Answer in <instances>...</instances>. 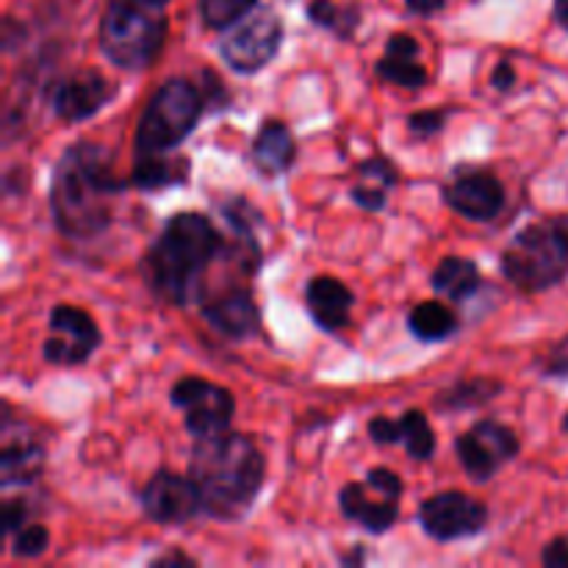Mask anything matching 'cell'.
<instances>
[{
	"mask_svg": "<svg viewBox=\"0 0 568 568\" xmlns=\"http://www.w3.org/2000/svg\"><path fill=\"white\" fill-rule=\"evenodd\" d=\"M128 181L114 175V161L103 144L78 142L61 153L50 178V214L67 239H94L114 220V203Z\"/></svg>",
	"mask_w": 568,
	"mask_h": 568,
	"instance_id": "obj_1",
	"label": "cell"
},
{
	"mask_svg": "<svg viewBox=\"0 0 568 568\" xmlns=\"http://www.w3.org/2000/svg\"><path fill=\"white\" fill-rule=\"evenodd\" d=\"M220 253L222 233L197 211L175 214L142 258V277L150 292L170 305H189L203 297V277Z\"/></svg>",
	"mask_w": 568,
	"mask_h": 568,
	"instance_id": "obj_2",
	"label": "cell"
},
{
	"mask_svg": "<svg viewBox=\"0 0 568 568\" xmlns=\"http://www.w3.org/2000/svg\"><path fill=\"white\" fill-rule=\"evenodd\" d=\"M266 464L255 442L242 433L197 438L189 477L203 499V514L220 521H239L264 488Z\"/></svg>",
	"mask_w": 568,
	"mask_h": 568,
	"instance_id": "obj_3",
	"label": "cell"
},
{
	"mask_svg": "<svg viewBox=\"0 0 568 568\" xmlns=\"http://www.w3.org/2000/svg\"><path fill=\"white\" fill-rule=\"evenodd\" d=\"M505 281L521 292H547L568 275V214L544 216L521 227L503 250Z\"/></svg>",
	"mask_w": 568,
	"mask_h": 568,
	"instance_id": "obj_4",
	"label": "cell"
},
{
	"mask_svg": "<svg viewBox=\"0 0 568 568\" xmlns=\"http://www.w3.org/2000/svg\"><path fill=\"white\" fill-rule=\"evenodd\" d=\"M100 50L128 72H142L159 59L166 39L164 3L111 0L100 20Z\"/></svg>",
	"mask_w": 568,
	"mask_h": 568,
	"instance_id": "obj_5",
	"label": "cell"
},
{
	"mask_svg": "<svg viewBox=\"0 0 568 568\" xmlns=\"http://www.w3.org/2000/svg\"><path fill=\"white\" fill-rule=\"evenodd\" d=\"M205 98L186 78H170L155 89L136 125V159L166 155L197 128Z\"/></svg>",
	"mask_w": 568,
	"mask_h": 568,
	"instance_id": "obj_6",
	"label": "cell"
},
{
	"mask_svg": "<svg viewBox=\"0 0 568 568\" xmlns=\"http://www.w3.org/2000/svg\"><path fill=\"white\" fill-rule=\"evenodd\" d=\"M283 44V22L272 9H253L242 20L233 22L220 42L222 59L227 67L244 75L264 70Z\"/></svg>",
	"mask_w": 568,
	"mask_h": 568,
	"instance_id": "obj_7",
	"label": "cell"
},
{
	"mask_svg": "<svg viewBox=\"0 0 568 568\" xmlns=\"http://www.w3.org/2000/svg\"><path fill=\"white\" fill-rule=\"evenodd\" d=\"M399 497H403V480L392 469H372L366 483H349L338 494L342 514L353 525L364 527L366 532H388L399 516Z\"/></svg>",
	"mask_w": 568,
	"mask_h": 568,
	"instance_id": "obj_8",
	"label": "cell"
},
{
	"mask_svg": "<svg viewBox=\"0 0 568 568\" xmlns=\"http://www.w3.org/2000/svg\"><path fill=\"white\" fill-rule=\"evenodd\" d=\"M172 405L183 410L189 433L194 438H211L227 430L236 410V399L227 388L205 381V377H183L172 386Z\"/></svg>",
	"mask_w": 568,
	"mask_h": 568,
	"instance_id": "obj_9",
	"label": "cell"
},
{
	"mask_svg": "<svg viewBox=\"0 0 568 568\" xmlns=\"http://www.w3.org/2000/svg\"><path fill=\"white\" fill-rule=\"evenodd\" d=\"M460 466L475 483H486L519 455V438L503 422L483 419L455 442Z\"/></svg>",
	"mask_w": 568,
	"mask_h": 568,
	"instance_id": "obj_10",
	"label": "cell"
},
{
	"mask_svg": "<svg viewBox=\"0 0 568 568\" xmlns=\"http://www.w3.org/2000/svg\"><path fill=\"white\" fill-rule=\"evenodd\" d=\"M48 338L42 355L53 366L87 364L100 347V331L92 316L75 305H55L48 320Z\"/></svg>",
	"mask_w": 568,
	"mask_h": 568,
	"instance_id": "obj_11",
	"label": "cell"
},
{
	"mask_svg": "<svg viewBox=\"0 0 568 568\" xmlns=\"http://www.w3.org/2000/svg\"><path fill=\"white\" fill-rule=\"evenodd\" d=\"M419 525L433 541H458V538H471L486 530L488 510L486 505L471 499L464 491H444L433 494L419 508Z\"/></svg>",
	"mask_w": 568,
	"mask_h": 568,
	"instance_id": "obj_12",
	"label": "cell"
},
{
	"mask_svg": "<svg viewBox=\"0 0 568 568\" xmlns=\"http://www.w3.org/2000/svg\"><path fill=\"white\" fill-rule=\"evenodd\" d=\"M142 508L155 525L178 527L192 521L203 510V499H200L192 477H181L170 469H161L142 488Z\"/></svg>",
	"mask_w": 568,
	"mask_h": 568,
	"instance_id": "obj_13",
	"label": "cell"
},
{
	"mask_svg": "<svg viewBox=\"0 0 568 568\" xmlns=\"http://www.w3.org/2000/svg\"><path fill=\"white\" fill-rule=\"evenodd\" d=\"M444 200L466 220L488 222L505 209V186L494 172L458 166L453 181L444 186Z\"/></svg>",
	"mask_w": 568,
	"mask_h": 568,
	"instance_id": "obj_14",
	"label": "cell"
},
{
	"mask_svg": "<svg viewBox=\"0 0 568 568\" xmlns=\"http://www.w3.org/2000/svg\"><path fill=\"white\" fill-rule=\"evenodd\" d=\"M116 98V83L98 70H78L67 75L53 92V111L61 122L75 125L89 120Z\"/></svg>",
	"mask_w": 568,
	"mask_h": 568,
	"instance_id": "obj_15",
	"label": "cell"
},
{
	"mask_svg": "<svg viewBox=\"0 0 568 568\" xmlns=\"http://www.w3.org/2000/svg\"><path fill=\"white\" fill-rule=\"evenodd\" d=\"M200 311L216 333L227 338H250L261 327V311L250 288H225L200 297Z\"/></svg>",
	"mask_w": 568,
	"mask_h": 568,
	"instance_id": "obj_16",
	"label": "cell"
},
{
	"mask_svg": "<svg viewBox=\"0 0 568 568\" xmlns=\"http://www.w3.org/2000/svg\"><path fill=\"white\" fill-rule=\"evenodd\" d=\"M305 303H308V314L322 331H342L349 325V316H353L355 297L349 292L347 283H342L338 277L320 275L308 283L305 288Z\"/></svg>",
	"mask_w": 568,
	"mask_h": 568,
	"instance_id": "obj_17",
	"label": "cell"
},
{
	"mask_svg": "<svg viewBox=\"0 0 568 568\" xmlns=\"http://www.w3.org/2000/svg\"><path fill=\"white\" fill-rule=\"evenodd\" d=\"M419 42L408 33H394L386 44V53L377 61L375 72L388 83H397L405 89H419L427 83V70L416 61Z\"/></svg>",
	"mask_w": 568,
	"mask_h": 568,
	"instance_id": "obj_18",
	"label": "cell"
},
{
	"mask_svg": "<svg viewBox=\"0 0 568 568\" xmlns=\"http://www.w3.org/2000/svg\"><path fill=\"white\" fill-rule=\"evenodd\" d=\"M44 449L33 438L11 436L9 427H3V453H0V480L3 488L26 486L42 475Z\"/></svg>",
	"mask_w": 568,
	"mask_h": 568,
	"instance_id": "obj_19",
	"label": "cell"
},
{
	"mask_svg": "<svg viewBox=\"0 0 568 568\" xmlns=\"http://www.w3.org/2000/svg\"><path fill=\"white\" fill-rule=\"evenodd\" d=\"M294 155H297V148H294L292 131L277 120L264 122L253 144V161L258 164V170L264 175H281V172L292 170Z\"/></svg>",
	"mask_w": 568,
	"mask_h": 568,
	"instance_id": "obj_20",
	"label": "cell"
},
{
	"mask_svg": "<svg viewBox=\"0 0 568 568\" xmlns=\"http://www.w3.org/2000/svg\"><path fill=\"white\" fill-rule=\"evenodd\" d=\"M480 286L483 277L477 264L469 258H460V255H449L433 272V288L453 303H466L480 292Z\"/></svg>",
	"mask_w": 568,
	"mask_h": 568,
	"instance_id": "obj_21",
	"label": "cell"
},
{
	"mask_svg": "<svg viewBox=\"0 0 568 568\" xmlns=\"http://www.w3.org/2000/svg\"><path fill=\"white\" fill-rule=\"evenodd\" d=\"M358 183L353 186L355 205L364 211H381L386 205L388 192L397 186V170L386 159H369L358 164Z\"/></svg>",
	"mask_w": 568,
	"mask_h": 568,
	"instance_id": "obj_22",
	"label": "cell"
},
{
	"mask_svg": "<svg viewBox=\"0 0 568 568\" xmlns=\"http://www.w3.org/2000/svg\"><path fill=\"white\" fill-rule=\"evenodd\" d=\"M408 327L419 342H444V338L453 336L458 331V316L449 305L438 303V300H427V303H419L408 314Z\"/></svg>",
	"mask_w": 568,
	"mask_h": 568,
	"instance_id": "obj_23",
	"label": "cell"
},
{
	"mask_svg": "<svg viewBox=\"0 0 568 568\" xmlns=\"http://www.w3.org/2000/svg\"><path fill=\"white\" fill-rule=\"evenodd\" d=\"M189 175V161L166 159V155H150V159H136L128 183L142 192H159V189L183 183Z\"/></svg>",
	"mask_w": 568,
	"mask_h": 568,
	"instance_id": "obj_24",
	"label": "cell"
},
{
	"mask_svg": "<svg viewBox=\"0 0 568 568\" xmlns=\"http://www.w3.org/2000/svg\"><path fill=\"white\" fill-rule=\"evenodd\" d=\"M499 392H503V383L488 381V377H475V381H464L458 386L447 388L444 394H438L436 405L449 410V414H458V410H471L491 403L494 397H499Z\"/></svg>",
	"mask_w": 568,
	"mask_h": 568,
	"instance_id": "obj_25",
	"label": "cell"
},
{
	"mask_svg": "<svg viewBox=\"0 0 568 568\" xmlns=\"http://www.w3.org/2000/svg\"><path fill=\"white\" fill-rule=\"evenodd\" d=\"M399 422V442L405 444L408 455L414 460H427L436 453V433L422 410L410 408Z\"/></svg>",
	"mask_w": 568,
	"mask_h": 568,
	"instance_id": "obj_26",
	"label": "cell"
},
{
	"mask_svg": "<svg viewBox=\"0 0 568 568\" xmlns=\"http://www.w3.org/2000/svg\"><path fill=\"white\" fill-rule=\"evenodd\" d=\"M308 20L314 26L325 28V31H333L336 37L347 39L349 33L358 28V9L355 6H338L333 0H311L308 6Z\"/></svg>",
	"mask_w": 568,
	"mask_h": 568,
	"instance_id": "obj_27",
	"label": "cell"
},
{
	"mask_svg": "<svg viewBox=\"0 0 568 568\" xmlns=\"http://www.w3.org/2000/svg\"><path fill=\"white\" fill-rule=\"evenodd\" d=\"M258 0H200V17L205 28H231L255 9Z\"/></svg>",
	"mask_w": 568,
	"mask_h": 568,
	"instance_id": "obj_28",
	"label": "cell"
},
{
	"mask_svg": "<svg viewBox=\"0 0 568 568\" xmlns=\"http://www.w3.org/2000/svg\"><path fill=\"white\" fill-rule=\"evenodd\" d=\"M11 538H14V541H11V552H14L17 558H39L50 544L48 527L42 525L20 527Z\"/></svg>",
	"mask_w": 568,
	"mask_h": 568,
	"instance_id": "obj_29",
	"label": "cell"
},
{
	"mask_svg": "<svg viewBox=\"0 0 568 568\" xmlns=\"http://www.w3.org/2000/svg\"><path fill=\"white\" fill-rule=\"evenodd\" d=\"M369 436L375 444H399V422L377 416L369 422Z\"/></svg>",
	"mask_w": 568,
	"mask_h": 568,
	"instance_id": "obj_30",
	"label": "cell"
},
{
	"mask_svg": "<svg viewBox=\"0 0 568 568\" xmlns=\"http://www.w3.org/2000/svg\"><path fill=\"white\" fill-rule=\"evenodd\" d=\"M444 128V111H422V114L410 116V131L419 136H433Z\"/></svg>",
	"mask_w": 568,
	"mask_h": 568,
	"instance_id": "obj_31",
	"label": "cell"
},
{
	"mask_svg": "<svg viewBox=\"0 0 568 568\" xmlns=\"http://www.w3.org/2000/svg\"><path fill=\"white\" fill-rule=\"evenodd\" d=\"M544 566L549 568H568V544L564 538H558V541L549 544L547 549H544Z\"/></svg>",
	"mask_w": 568,
	"mask_h": 568,
	"instance_id": "obj_32",
	"label": "cell"
},
{
	"mask_svg": "<svg viewBox=\"0 0 568 568\" xmlns=\"http://www.w3.org/2000/svg\"><path fill=\"white\" fill-rule=\"evenodd\" d=\"M514 78H516V72H514V67H510V61H499L491 72V83L497 89H503V92L505 89L514 87Z\"/></svg>",
	"mask_w": 568,
	"mask_h": 568,
	"instance_id": "obj_33",
	"label": "cell"
},
{
	"mask_svg": "<svg viewBox=\"0 0 568 568\" xmlns=\"http://www.w3.org/2000/svg\"><path fill=\"white\" fill-rule=\"evenodd\" d=\"M405 3H408V9L416 11V14L430 17L436 14V11H442L444 6H447V0H405Z\"/></svg>",
	"mask_w": 568,
	"mask_h": 568,
	"instance_id": "obj_34",
	"label": "cell"
},
{
	"mask_svg": "<svg viewBox=\"0 0 568 568\" xmlns=\"http://www.w3.org/2000/svg\"><path fill=\"white\" fill-rule=\"evenodd\" d=\"M153 566H194V560L189 558V555H183L181 549H172V552L159 555V558L153 560Z\"/></svg>",
	"mask_w": 568,
	"mask_h": 568,
	"instance_id": "obj_35",
	"label": "cell"
},
{
	"mask_svg": "<svg viewBox=\"0 0 568 568\" xmlns=\"http://www.w3.org/2000/svg\"><path fill=\"white\" fill-rule=\"evenodd\" d=\"M552 14H555V22H558L560 28H566V31H568V0H555Z\"/></svg>",
	"mask_w": 568,
	"mask_h": 568,
	"instance_id": "obj_36",
	"label": "cell"
},
{
	"mask_svg": "<svg viewBox=\"0 0 568 568\" xmlns=\"http://www.w3.org/2000/svg\"><path fill=\"white\" fill-rule=\"evenodd\" d=\"M153 3H166V0H153Z\"/></svg>",
	"mask_w": 568,
	"mask_h": 568,
	"instance_id": "obj_37",
	"label": "cell"
},
{
	"mask_svg": "<svg viewBox=\"0 0 568 568\" xmlns=\"http://www.w3.org/2000/svg\"><path fill=\"white\" fill-rule=\"evenodd\" d=\"M566 430H568V416H566Z\"/></svg>",
	"mask_w": 568,
	"mask_h": 568,
	"instance_id": "obj_38",
	"label": "cell"
}]
</instances>
